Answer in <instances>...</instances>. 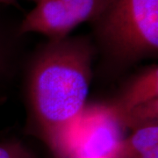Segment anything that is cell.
<instances>
[{"instance_id": "obj_1", "label": "cell", "mask_w": 158, "mask_h": 158, "mask_svg": "<svg viewBox=\"0 0 158 158\" xmlns=\"http://www.w3.org/2000/svg\"><path fill=\"white\" fill-rule=\"evenodd\" d=\"M96 54L86 36L48 40L29 64L27 75L28 119L48 144L87 104Z\"/></svg>"}, {"instance_id": "obj_2", "label": "cell", "mask_w": 158, "mask_h": 158, "mask_svg": "<svg viewBox=\"0 0 158 158\" xmlns=\"http://www.w3.org/2000/svg\"><path fill=\"white\" fill-rule=\"evenodd\" d=\"M106 60L126 68L158 53V0H111L92 22Z\"/></svg>"}, {"instance_id": "obj_3", "label": "cell", "mask_w": 158, "mask_h": 158, "mask_svg": "<svg viewBox=\"0 0 158 158\" xmlns=\"http://www.w3.org/2000/svg\"><path fill=\"white\" fill-rule=\"evenodd\" d=\"M126 131L109 103L86 104L47 145L56 158H110Z\"/></svg>"}, {"instance_id": "obj_4", "label": "cell", "mask_w": 158, "mask_h": 158, "mask_svg": "<svg viewBox=\"0 0 158 158\" xmlns=\"http://www.w3.org/2000/svg\"><path fill=\"white\" fill-rule=\"evenodd\" d=\"M111 0H41L24 18L19 34L38 33L62 39L85 22L99 16Z\"/></svg>"}, {"instance_id": "obj_5", "label": "cell", "mask_w": 158, "mask_h": 158, "mask_svg": "<svg viewBox=\"0 0 158 158\" xmlns=\"http://www.w3.org/2000/svg\"><path fill=\"white\" fill-rule=\"evenodd\" d=\"M156 98H158V69L157 65H152L131 79L109 104L123 124L132 109Z\"/></svg>"}, {"instance_id": "obj_6", "label": "cell", "mask_w": 158, "mask_h": 158, "mask_svg": "<svg viewBox=\"0 0 158 158\" xmlns=\"http://www.w3.org/2000/svg\"><path fill=\"white\" fill-rule=\"evenodd\" d=\"M110 158H158V123L133 130Z\"/></svg>"}, {"instance_id": "obj_7", "label": "cell", "mask_w": 158, "mask_h": 158, "mask_svg": "<svg viewBox=\"0 0 158 158\" xmlns=\"http://www.w3.org/2000/svg\"><path fill=\"white\" fill-rule=\"evenodd\" d=\"M0 158H35L22 142L7 141L0 143Z\"/></svg>"}, {"instance_id": "obj_8", "label": "cell", "mask_w": 158, "mask_h": 158, "mask_svg": "<svg viewBox=\"0 0 158 158\" xmlns=\"http://www.w3.org/2000/svg\"><path fill=\"white\" fill-rule=\"evenodd\" d=\"M8 47L0 37V78L6 72L7 62H8Z\"/></svg>"}, {"instance_id": "obj_9", "label": "cell", "mask_w": 158, "mask_h": 158, "mask_svg": "<svg viewBox=\"0 0 158 158\" xmlns=\"http://www.w3.org/2000/svg\"><path fill=\"white\" fill-rule=\"evenodd\" d=\"M0 4L15 6L17 4V0H0Z\"/></svg>"}, {"instance_id": "obj_10", "label": "cell", "mask_w": 158, "mask_h": 158, "mask_svg": "<svg viewBox=\"0 0 158 158\" xmlns=\"http://www.w3.org/2000/svg\"><path fill=\"white\" fill-rule=\"evenodd\" d=\"M34 1H36V2L38 3V2H40V1H41V0H34Z\"/></svg>"}]
</instances>
